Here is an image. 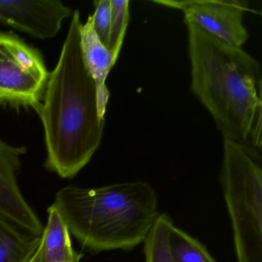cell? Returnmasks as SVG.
<instances>
[{
    "mask_svg": "<svg viewBox=\"0 0 262 262\" xmlns=\"http://www.w3.org/2000/svg\"><path fill=\"white\" fill-rule=\"evenodd\" d=\"M188 29L191 90L212 116L224 139L260 162L262 76L260 63L191 22Z\"/></svg>",
    "mask_w": 262,
    "mask_h": 262,
    "instance_id": "cell-1",
    "label": "cell"
},
{
    "mask_svg": "<svg viewBox=\"0 0 262 262\" xmlns=\"http://www.w3.org/2000/svg\"><path fill=\"white\" fill-rule=\"evenodd\" d=\"M79 10L73 12L57 65L36 111L45 133L46 166L62 179L76 176L100 146L105 120L98 112L96 84L81 45Z\"/></svg>",
    "mask_w": 262,
    "mask_h": 262,
    "instance_id": "cell-2",
    "label": "cell"
},
{
    "mask_svg": "<svg viewBox=\"0 0 262 262\" xmlns=\"http://www.w3.org/2000/svg\"><path fill=\"white\" fill-rule=\"evenodd\" d=\"M53 205L70 234L93 252L128 250L145 242L159 216L157 194L142 181L99 188L67 186Z\"/></svg>",
    "mask_w": 262,
    "mask_h": 262,
    "instance_id": "cell-3",
    "label": "cell"
},
{
    "mask_svg": "<svg viewBox=\"0 0 262 262\" xmlns=\"http://www.w3.org/2000/svg\"><path fill=\"white\" fill-rule=\"evenodd\" d=\"M220 182L237 262H262V171L242 145L224 139Z\"/></svg>",
    "mask_w": 262,
    "mask_h": 262,
    "instance_id": "cell-4",
    "label": "cell"
},
{
    "mask_svg": "<svg viewBox=\"0 0 262 262\" xmlns=\"http://www.w3.org/2000/svg\"><path fill=\"white\" fill-rule=\"evenodd\" d=\"M50 73L39 50L13 33H0V103L40 105Z\"/></svg>",
    "mask_w": 262,
    "mask_h": 262,
    "instance_id": "cell-5",
    "label": "cell"
},
{
    "mask_svg": "<svg viewBox=\"0 0 262 262\" xmlns=\"http://www.w3.org/2000/svg\"><path fill=\"white\" fill-rule=\"evenodd\" d=\"M152 3L181 10L184 21L200 27L216 39L242 48L249 38L244 16L249 11L246 0H157Z\"/></svg>",
    "mask_w": 262,
    "mask_h": 262,
    "instance_id": "cell-6",
    "label": "cell"
},
{
    "mask_svg": "<svg viewBox=\"0 0 262 262\" xmlns=\"http://www.w3.org/2000/svg\"><path fill=\"white\" fill-rule=\"evenodd\" d=\"M25 147L14 146L0 138V219L33 237L42 236L44 226L19 188L18 176Z\"/></svg>",
    "mask_w": 262,
    "mask_h": 262,
    "instance_id": "cell-7",
    "label": "cell"
},
{
    "mask_svg": "<svg viewBox=\"0 0 262 262\" xmlns=\"http://www.w3.org/2000/svg\"><path fill=\"white\" fill-rule=\"evenodd\" d=\"M73 13L57 0H0V24L40 39L55 37Z\"/></svg>",
    "mask_w": 262,
    "mask_h": 262,
    "instance_id": "cell-8",
    "label": "cell"
},
{
    "mask_svg": "<svg viewBox=\"0 0 262 262\" xmlns=\"http://www.w3.org/2000/svg\"><path fill=\"white\" fill-rule=\"evenodd\" d=\"M80 35L85 64L96 84L99 116L105 120L110 98L106 79L116 62L112 52L101 42L95 33L91 16H89L85 24L81 26Z\"/></svg>",
    "mask_w": 262,
    "mask_h": 262,
    "instance_id": "cell-9",
    "label": "cell"
},
{
    "mask_svg": "<svg viewBox=\"0 0 262 262\" xmlns=\"http://www.w3.org/2000/svg\"><path fill=\"white\" fill-rule=\"evenodd\" d=\"M48 219L41 237L37 262H79L65 221L54 205L49 207Z\"/></svg>",
    "mask_w": 262,
    "mask_h": 262,
    "instance_id": "cell-10",
    "label": "cell"
},
{
    "mask_svg": "<svg viewBox=\"0 0 262 262\" xmlns=\"http://www.w3.org/2000/svg\"><path fill=\"white\" fill-rule=\"evenodd\" d=\"M41 237H31L0 219V262H27L37 250Z\"/></svg>",
    "mask_w": 262,
    "mask_h": 262,
    "instance_id": "cell-11",
    "label": "cell"
},
{
    "mask_svg": "<svg viewBox=\"0 0 262 262\" xmlns=\"http://www.w3.org/2000/svg\"><path fill=\"white\" fill-rule=\"evenodd\" d=\"M168 247L174 262H215L200 242L174 226L168 228Z\"/></svg>",
    "mask_w": 262,
    "mask_h": 262,
    "instance_id": "cell-12",
    "label": "cell"
},
{
    "mask_svg": "<svg viewBox=\"0 0 262 262\" xmlns=\"http://www.w3.org/2000/svg\"><path fill=\"white\" fill-rule=\"evenodd\" d=\"M172 221L160 214L145 240V262H174L168 242V228Z\"/></svg>",
    "mask_w": 262,
    "mask_h": 262,
    "instance_id": "cell-13",
    "label": "cell"
},
{
    "mask_svg": "<svg viewBox=\"0 0 262 262\" xmlns=\"http://www.w3.org/2000/svg\"><path fill=\"white\" fill-rule=\"evenodd\" d=\"M111 27L108 48L117 62L130 19L129 0H110Z\"/></svg>",
    "mask_w": 262,
    "mask_h": 262,
    "instance_id": "cell-14",
    "label": "cell"
},
{
    "mask_svg": "<svg viewBox=\"0 0 262 262\" xmlns=\"http://www.w3.org/2000/svg\"><path fill=\"white\" fill-rule=\"evenodd\" d=\"M94 5V13L91 16L93 29L101 42L108 48L111 27V3L110 0H99L95 1Z\"/></svg>",
    "mask_w": 262,
    "mask_h": 262,
    "instance_id": "cell-15",
    "label": "cell"
},
{
    "mask_svg": "<svg viewBox=\"0 0 262 262\" xmlns=\"http://www.w3.org/2000/svg\"><path fill=\"white\" fill-rule=\"evenodd\" d=\"M39 245H40V243H39ZM39 247H38L37 250H36V252L34 253V254H33V255L32 256V257H30V258L29 259V260H27V262H36V259H37L38 254H39Z\"/></svg>",
    "mask_w": 262,
    "mask_h": 262,
    "instance_id": "cell-16",
    "label": "cell"
},
{
    "mask_svg": "<svg viewBox=\"0 0 262 262\" xmlns=\"http://www.w3.org/2000/svg\"><path fill=\"white\" fill-rule=\"evenodd\" d=\"M37 259H38V257H37ZM36 262H37V260H36Z\"/></svg>",
    "mask_w": 262,
    "mask_h": 262,
    "instance_id": "cell-17",
    "label": "cell"
}]
</instances>
